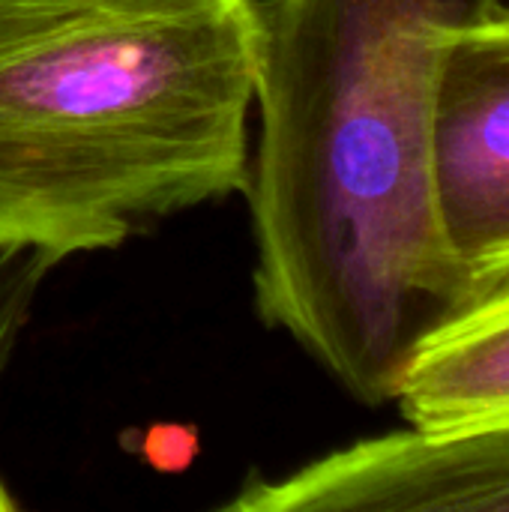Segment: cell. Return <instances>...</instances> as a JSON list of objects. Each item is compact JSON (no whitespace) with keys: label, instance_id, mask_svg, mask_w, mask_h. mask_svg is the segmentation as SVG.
I'll return each mask as SVG.
<instances>
[{"label":"cell","instance_id":"cell-7","mask_svg":"<svg viewBox=\"0 0 509 512\" xmlns=\"http://www.w3.org/2000/svg\"><path fill=\"white\" fill-rule=\"evenodd\" d=\"M198 447H201L198 432L192 426H180V423L150 426L147 432H141V441L135 444L141 459L159 474H183V471H189L195 456H198Z\"/></svg>","mask_w":509,"mask_h":512},{"label":"cell","instance_id":"cell-6","mask_svg":"<svg viewBox=\"0 0 509 512\" xmlns=\"http://www.w3.org/2000/svg\"><path fill=\"white\" fill-rule=\"evenodd\" d=\"M54 267L57 264L42 252L0 246V375L30 324L36 294Z\"/></svg>","mask_w":509,"mask_h":512},{"label":"cell","instance_id":"cell-1","mask_svg":"<svg viewBox=\"0 0 509 512\" xmlns=\"http://www.w3.org/2000/svg\"><path fill=\"white\" fill-rule=\"evenodd\" d=\"M501 0L258 3L255 306L357 402L480 285L447 252L432 117L447 39Z\"/></svg>","mask_w":509,"mask_h":512},{"label":"cell","instance_id":"cell-5","mask_svg":"<svg viewBox=\"0 0 509 512\" xmlns=\"http://www.w3.org/2000/svg\"><path fill=\"white\" fill-rule=\"evenodd\" d=\"M396 402L420 429L509 423V270L417 342Z\"/></svg>","mask_w":509,"mask_h":512},{"label":"cell","instance_id":"cell-4","mask_svg":"<svg viewBox=\"0 0 509 512\" xmlns=\"http://www.w3.org/2000/svg\"><path fill=\"white\" fill-rule=\"evenodd\" d=\"M228 512L509 510V423L369 438L282 480H249Z\"/></svg>","mask_w":509,"mask_h":512},{"label":"cell","instance_id":"cell-8","mask_svg":"<svg viewBox=\"0 0 509 512\" xmlns=\"http://www.w3.org/2000/svg\"><path fill=\"white\" fill-rule=\"evenodd\" d=\"M18 507L15 501H12V495H9V489L3 486V480H0V512H12Z\"/></svg>","mask_w":509,"mask_h":512},{"label":"cell","instance_id":"cell-3","mask_svg":"<svg viewBox=\"0 0 509 512\" xmlns=\"http://www.w3.org/2000/svg\"><path fill=\"white\" fill-rule=\"evenodd\" d=\"M432 198L447 252L483 285L509 270V6L459 27L441 54Z\"/></svg>","mask_w":509,"mask_h":512},{"label":"cell","instance_id":"cell-2","mask_svg":"<svg viewBox=\"0 0 509 512\" xmlns=\"http://www.w3.org/2000/svg\"><path fill=\"white\" fill-rule=\"evenodd\" d=\"M258 0H0V246L54 264L246 189Z\"/></svg>","mask_w":509,"mask_h":512}]
</instances>
